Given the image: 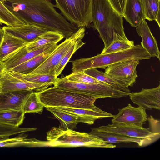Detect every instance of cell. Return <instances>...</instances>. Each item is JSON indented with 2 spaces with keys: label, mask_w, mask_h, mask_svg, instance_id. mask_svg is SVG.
<instances>
[{
  "label": "cell",
  "mask_w": 160,
  "mask_h": 160,
  "mask_svg": "<svg viewBox=\"0 0 160 160\" xmlns=\"http://www.w3.org/2000/svg\"><path fill=\"white\" fill-rule=\"evenodd\" d=\"M5 69V66L4 62L2 61H0V76H1Z\"/></svg>",
  "instance_id": "obj_37"
},
{
  "label": "cell",
  "mask_w": 160,
  "mask_h": 160,
  "mask_svg": "<svg viewBox=\"0 0 160 160\" xmlns=\"http://www.w3.org/2000/svg\"><path fill=\"white\" fill-rule=\"evenodd\" d=\"M64 77L67 80L74 82L88 83H105L86 74L83 71L72 73Z\"/></svg>",
  "instance_id": "obj_35"
},
{
  "label": "cell",
  "mask_w": 160,
  "mask_h": 160,
  "mask_svg": "<svg viewBox=\"0 0 160 160\" xmlns=\"http://www.w3.org/2000/svg\"><path fill=\"white\" fill-rule=\"evenodd\" d=\"M46 109L51 112L60 122L59 127L64 129L68 128L73 130L77 128V124L85 123L91 125L86 119L80 116L70 113L56 107H45Z\"/></svg>",
  "instance_id": "obj_19"
},
{
  "label": "cell",
  "mask_w": 160,
  "mask_h": 160,
  "mask_svg": "<svg viewBox=\"0 0 160 160\" xmlns=\"http://www.w3.org/2000/svg\"><path fill=\"white\" fill-rule=\"evenodd\" d=\"M58 8L67 20L78 28H89L92 22V0H55Z\"/></svg>",
  "instance_id": "obj_6"
},
{
  "label": "cell",
  "mask_w": 160,
  "mask_h": 160,
  "mask_svg": "<svg viewBox=\"0 0 160 160\" xmlns=\"http://www.w3.org/2000/svg\"><path fill=\"white\" fill-rule=\"evenodd\" d=\"M92 22L106 48L118 40L128 41L124 31L123 16L111 6L108 0H92Z\"/></svg>",
  "instance_id": "obj_2"
},
{
  "label": "cell",
  "mask_w": 160,
  "mask_h": 160,
  "mask_svg": "<svg viewBox=\"0 0 160 160\" xmlns=\"http://www.w3.org/2000/svg\"><path fill=\"white\" fill-rule=\"evenodd\" d=\"M32 91H13L0 92V111H22L24 102Z\"/></svg>",
  "instance_id": "obj_16"
},
{
  "label": "cell",
  "mask_w": 160,
  "mask_h": 160,
  "mask_svg": "<svg viewBox=\"0 0 160 160\" xmlns=\"http://www.w3.org/2000/svg\"><path fill=\"white\" fill-rule=\"evenodd\" d=\"M36 129L37 128H20L0 124V140L8 138L13 135Z\"/></svg>",
  "instance_id": "obj_32"
},
{
  "label": "cell",
  "mask_w": 160,
  "mask_h": 160,
  "mask_svg": "<svg viewBox=\"0 0 160 160\" xmlns=\"http://www.w3.org/2000/svg\"><path fill=\"white\" fill-rule=\"evenodd\" d=\"M53 85L50 83H38L25 79L21 74L5 69L0 78V92L32 91L38 92Z\"/></svg>",
  "instance_id": "obj_9"
},
{
  "label": "cell",
  "mask_w": 160,
  "mask_h": 160,
  "mask_svg": "<svg viewBox=\"0 0 160 160\" xmlns=\"http://www.w3.org/2000/svg\"><path fill=\"white\" fill-rule=\"evenodd\" d=\"M64 37L58 32L48 31L38 36L33 42L27 43L26 47L28 51H32L51 44H57Z\"/></svg>",
  "instance_id": "obj_25"
},
{
  "label": "cell",
  "mask_w": 160,
  "mask_h": 160,
  "mask_svg": "<svg viewBox=\"0 0 160 160\" xmlns=\"http://www.w3.org/2000/svg\"><path fill=\"white\" fill-rule=\"evenodd\" d=\"M89 133L97 136L109 143H119L121 142L137 143L140 147L147 146L142 139L132 138L115 133L98 131L91 129Z\"/></svg>",
  "instance_id": "obj_22"
},
{
  "label": "cell",
  "mask_w": 160,
  "mask_h": 160,
  "mask_svg": "<svg viewBox=\"0 0 160 160\" xmlns=\"http://www.w3.org/2000/svg\"><path fill=\"white\" fill-rule=\"evenodd\" d=\"M5 32L2 28H0V46L2 41Z\"/></svg>",
  "instance_id": "obj_38"
},
{
  "label": "cell",
  "mask_w": 160,
  "mask_h": 160,
  "mask_svg": "<svg viewBox=\"0 0 160 160\" xmlns=\"http://www.w3.org/2000/svg\"><path fill=\"white\" fill-rule=\"evenodd\" d=\"M136 28L137 33L142 38L141 46L151 57H156L160 60V52L157 41L145 20H143Z\"/></svg>",
  "instance_id": "obj_17"
},
{
  "label": "cell",
  "mask_w": 160,
  "mask_h": 160,
  "mask_svg": "<svg viewBox=\"0 0 160 160\" xmlns=\"http://www.w3.org/2000/svg\"><path fill=\"white\" fill-rule=\"evenodd\" d=\"M100 131L112 132L142 140L148 146L158 140L160 132L151 131L150 128L123 124H109L92 128Z\"/></svg>",
  "instance_id": "obj_10"
},
{
  "label": "cell",
  "mask_w": 160,
  "mask_h": 160,
  "mask_svg": "<svg viewBox=\"0 0 160 160\" xmlns=\"http://www.w3.org/2000/svg\"></svg>",
  "instance_id": "obj_42"
},
{
  "label": "cell",
  "mask_w": 160,
  "mask_h": 160,
  "mask_svg": "<svg viewBox=\"0 0 160 160\" xmlns=\"http://www.w3.org/2000/svg\"><path fill=\"white\" fill-rule=\"evenodd\" d=\"M27 43L23 40L5 32L0 46V61L6 58Z\"/></svg>",
  "instance_id": "obj_23"
},
{
  "label": "cell",
  "mask_w": 160,
  "mask_h": 160,
  "mask_svg": "<svg viewBox=\"0 0 160 160\" xmlns=\"http://www.w3.org/2000/svg\"><path fill=\"white\" fill-rule=\"evenodd\" d=\"M70 113L80 116L88 120L92 124L95 120L105 118H113L114 115L105 111L96 106L91 108H78L56 107Z\"/></svg>",
  "instance_id": "obj_20"
},
{
  "label": "cell",
  "mask_w": 160,
  "mask_h": 160,
  "mask_svg": "<svg viewBox=\"0 0 160 160\" xmlns=\"http://www.w3.org/2000/svg\"><path fill=\"white\" fill-rule=\"evenodd\" d=\"M48 146L52 147H73L80 146L92 148H116L99 137L85 132L53 127L47 132Z\"/></svg>",
  "instance_id": "obj_4"
},
{
  "label": "cell",
  "mask_w": 160,
  "mask_h": 160,
  "mask_svg": "<svg viewBox=\"0 0 160 160\" xmlns=\"http://www.w3.org/2000/svg\"><path fill=\"white\" fill-rule=\"evenodd\" d=\"M85 27L79 28L69 38L57 45L53 52L38 68L28 74L55 75V69L64 55L74 42L81 35L85 34Z\"/></svg>",
  "instance_id": "obj_8"
},
{
  "label": "cell",
  "mask_w": 160,
  "mask_h": 160,
  "mask_svg": "<svg viewBox=\"0 0 160 160\" xmlns=\"http://www.w3.org/2000/svg\"><path fill=\"white\" fill-rule=\"evenodd\" d=\"M39 100L45 107L91 108L97 99L82 93L62 89L54 86L37 92Z\"/></svg>",
  "instance_id": "obj_5"
},
{
  "label": "cell",
  "mask_w": 160,
  "mask_h": 160,
  "mask_svg": "<svg viewBox=\"0 0 160 160\" xmlns=\"http://www.w3.org/2000/svg\"><path fill=\"white\" fill-rule=\"evenodd\" d=\"M112 7L123 16L126 0H108Z\"/></svg>",
  "instance_id": "obj_36"
},
{
  "label": "cell",
  "mask_w": 160,
  "mask_h": 160,
  "mask_svg": "<svg viewBox=\"0 0 160 160\" xmlns=\"http://www.w3.org/2000/svg\"><path fill=\"white\" fill-rule=\"evenodd\" d=\"M85 34H83L78 38L73 43L69 49L64 55L55 70V75L58 77L62 73L66 65L73 54L85 43L82 42Z\"/></svg>",
  "instance_id": "obj_29"
},
{
  "label": "cell",
  "mask_w": 160,
  "mask_h": 160,
  "mask_svg": "<svg viewBox=\"0 0 160 160\" xmlns=\"http://www.w3.org/2000/svg\"><path fill=\"white\" fill-rule=\"evenodd\" d=\"M7 0H0V1L2 3H4V2L6 1Z\"/></svg>",
  "instance_id": "obj_39"
},
{
  "label": "cell",
  "mask_w": 160,
  "mask_h": 160,
  "mask_svg": "<svg viewBox=\"0 0 160 160\" xmlns=\"http://www.w3.org/2000/svg\"><path fill=\"white\" fill-rule=\"evenodd\" d=\"M134 103L145 109L160 110V84L151 88H142L139 92H132L129 95Z\"/></svg>",
  "instance_id": "obj_13"
},
{
  "label": "cell",
  "mask_w": 160,
  "mask_h": 160,
  "mask_svg": "<svg viewBox=\"0 0 160 160\" xmlns=\"http://www.w3.org/2000/svg\"><path fill=\"white\" fill-rule=\"evenodd\" d=\"M139 63V60L118 62L107 67L105 73L115 81L128 88L133 86L138 77L136 68Z\"/></svg>",
  "instance_id": "obj_11"
},
{
  "label": "cell",
  "mask_w": 160,
  "mask_h": 160,
  "mask_svg": "<svg viewBox=\"0 0 160 160\" xmlns=\"http://www.w3.org/2000/svg\"><path fill=\"white\" fill-rule=\"evenodd\" d=\"M86 74L95 78L98 80L109 85L114 88L122 91L130 93L128 88L125 87L115 81L105 72L98 70L96 68L87 69L83 71Z\"/></svg>",
  "instance_id": "obj_26"
},
{
  "label": "cell",
  "mask_w": 160,
  "mask_h": 160,
  "mask_svg": "<svg viewBox=\"0 0 160 160\" xmlns=\"http://www.w3.org/2000/svg\"><path fill=\"white\" fill-rule=\"evenodd\" d=\"M8 9L26 24L36 25L59 32L67 39L76 32V27L58 12L48 0H7Z\"/></svg>",
  "instance_id": "obj_1"
},
{
  "label": "cell",
  "mask_w": 160,
  "mask_h": 160,
  "mask_svg": "<svg viewBox=\"0 0 160 160\" xmlns=\"http://www.w3.org/2000/svg\"><path fill=\"white\" fill-rule=\"evenodd\" d=\"M25 114L23 111H0V124L19 127L23 123L25 118Z\"/></svg>",
  "instance_id": "obj_27"
},
{
  "label": "cell",
  "mask_w": 160,
  "mask_h": 160,
  "mask_svg": "<svg viewBox=\"0 0 160 160\" xmlns=\"http://www.w3.org/2000/svg\"><path fill=\"white\" fill-rule=\"evenodd\" d=\"M1 25L0 24V28H1Z\"/></svg>",
  "instance_id": "obj_40"
},
{
  "label": "cell",
  "mask_w": 160,
  "mask_h": 160,
  "mask_svg": "<svg viewBox=\"0 0 160 160\" xmlns=\"http://www.w3.org/2000/svg\"><path fill=\"white\" fill-rule=\"evenodd\" d=\"M54 86L65 90L85 93L97 99L107 98H119L129 96L130 93L116 89L105 83L74 82L67 80L64 77L60 78Z\"/></svg>",
  "instance_id": "obj_7"
},
{
  "label": "cell",
  "mask_w": 160,
  "mask_h": 160,
  "mask_svg": "<svg viewBox=\"0 0 160 160\" xmlns=\"http://www.w3.org/2000/svg\"><path fill=\"white\" fill-rule=\"evenodd\" d=\"M27 136V134L22 132L15 137L0 140V148L48 146L47 141H40L35 138H28Z\"/></svg>",
  "instance_id": "obj_21"
},
{
  "label": "cell",
  "mask_w": 160,
  "mask_h": 160,
  "mask_svg": "<svg viewBox=\"0 0 160 160\" xmlns=\"http://www.w3.org/2000/svg\"><path fill=\"white\" fill-rule=\"evenodd\" d=\"M57 44H49L37 49L28 51L26 45L19 49L6 58L4 62L5 69L10 70L13 68L27 61L50 49Z\"/></svg>",
  "instance_id": "obj_14"
},
{
  "label": "cell",
  "mask_w": 160,
  "mask_h": 160,
  "mask_svg": "<svg viewBox=\"0 0 160 160\" xmlns=\"http://www.w3.org/2000/svg\"><path fill=\"white\" fill-rule=\"evenodd\" d=\"M44 106L40 102L37 92H32L26 98L22 106V111L25 113H41Z\"/></svg>",
  "instance_id": "obj_30"
},
{
  "label": "cell",
  "mask_w": 160,
  "mask_h": 160,
  "mask_svg": "<svg viewBox=\"0 0 160 160\" xmlns=\"http://www.w3.org/2000/svg\"><path fill=\"white\" fill-rule=\"evenodd\" d=\"M145 19L160 25V0H141Z\"/></svg>",
  "instance_id": "obj_28"
},
{
  "label": "cell",
  "mask_w": 160,
  "mask_h": 160,
  "mask_svg": "<svg viewBox=\"0 0 160 160\" xmlns=\"http://www.w3.org/2000/svg\"><path fill=\"white\" fill-rule=\"evenodd\" d=\"M151 57L141 45H136L126 50L107 54H99L89 58H82L72 61V73L83 71L92 68L105 69L109 66L122 61L149 59Z\"/></svg>",
  "instance_id": "obj_3"
},
{
  "label": "cell",
  "mask_w": 160,
  "mask_h": 160,
  "mask_svg": "<svg viewBox=\"0 0 160 160\" xmlns=\"http://www.w3.org/2000/svg\"><path fill=\"white\" fill-rule=\"evenodd\" d=\"M56 45L41 54L13 68L11 70L23 74H28L38 68L57 46Z\"/></svg>",
  "instance_id": "obj_24"
},
{
  "label": "cell",
  "mask_w": 160,
  "mask_h": 160,
  "mask_svg": "<svg viewBox=\"0 0 160 160\" xmlns=\"http://www.w3.org/2000/svg\"><path fill=\"white\" fill-rule=\"evenodd\" d=\"M2 28L5 33L21 39L27 43L33 42L40 35L48 31L42 27L30 24L15 27L4 26Z\"/></svg>",
  "instance_id": "obj_15"
},
{
  "label": "cell",
  "mask_w": 160,
  "mask_h": 160,
  "mask_svg": "<svg viewBox=\"0 0 160 160\" xmlns=\"http://www.w3.org/2000/svg\"><path fill=\"white\" fill-rule=\"evenodd\" d=\"M0 24H4L7 26L15 27L26 24L11 12L0 1Z\"/></svg>",
  "instance_id": "obj_31"
},
{
  "label": "cell",
  "mask_w": 160,
  "mask_h": 160,
  "mask_svg": "<svg viewBox=\"0 0 160 160\" xmlns=\"http://www.w3.org/2000/svg\"><path fill=\"white\" fill-rule=\"evenodd\" d=\"M21 74L25 79L29 81L38 83H50L53 85L60 79L55 75L52 74Z\"/></svg>",
  "instance_id": "obj_33"
},
{
  "label": "cell",
  "mask_w": 160,
  "mask_h": 160,
  "mask_svg": "<svg viewBox=\"0 0 160 160\" xmlns=\"http://www.w3.org/2000/svg\"><path fill=\"white\" fill-rule=\"evenodd\" d=\"M1 77V76H0V78Z\"/></svg>",
  "instance_id": "obj_41"
},
{
  "label": "cell",
  "mask_w": 160,
  "mask_h": 160,
  "mask_svg": "<svg viewBox=\"0 0 160 160\" xmlns=\"http://www.w3.org/2000/svg\"><path fill=\"white\" fill-rule=\"evenodd\" d=\"M133 41L118 40L112 42L108 46L103 48L101 54L115 52L130 48L133 46Z\"/></svg>",
  "instance_id": "obj_34"
},
{
  "label": "cell",
  "mask_w": 160,
  "mask_h": 160,
  "mask_svg": "<svg viewBox=\"0 0 160 160\" xmlns=\"http://www.w3.org/2000/svg\"><path fill=\"white\" fill-rule=\"evenodd\" d=\"M118 113L112 119L113 124H123L143 127L148 120L146 109L141 107H135L130 104L119 109Z\"/></svg>",
  "instance_id": "obj_12"
},
{
  "label": "cell",
  "mask_w": 160,
  "mask_h": 160,
  "mask_svg": "<svg viewBox=\"0 0 160 160\" xmlns=\"http://www.w3.org/2000/svg\"><path fill=\"white\" fill-rule=\"evenodd\" d=\"M123 17L134 28H136L145 20L141 0H126Z\"/></svg>",
  "instance_id": "obj_18"
}]
</instances>
